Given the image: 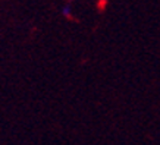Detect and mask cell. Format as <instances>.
I'll return each mask as SVG.
<instances>
[{
    "mask_svg": "<svg viewBox=\"0 0 160 145\" xmlns=\"http://www.w3.org/2000/svg\"><path fill=\"white\" fill-rule=\"evenodd\" d=\"M72 12H73V9H72V5L71 3H63L62 5V7H60V13H62V16L63 18H72Z\"/></svg>",
    "mask_w": 160,
    "mask_h": 145,
    "instance_id": "obj_1",
    "label": "cell"
}]
</instances>
